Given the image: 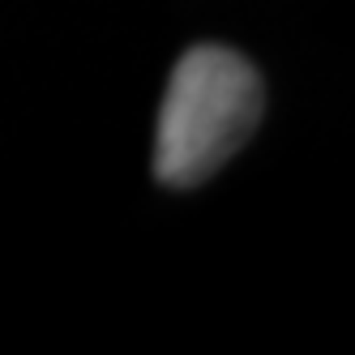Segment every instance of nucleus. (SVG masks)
I'll list each match as a JSON object with an SVG mask.
<instances>
[{
    "instance_id": "1",
    "label": "nucleus",
    "mask_w": 355,
    "mask_h": 355,
    "mask_svg": "<svg viewBox=\"0 0 355 355\" xmlns=\"http://www.w3.org/2000/svg\"><path fill=\"white\" fill-rule=\"evenodd\" d=\"M261 78L227 47H193L180 56L155 137V175L171 189H193L236 155L261 120Z\"/></svg>"
}]
</instances>
